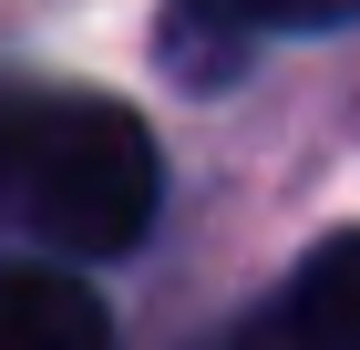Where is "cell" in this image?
<instances>
[{
    "instance_id": "obj_1",
    "label": "cell",
    "mask_w": 360,
    "mask_h": 350,
    "mask_svg": "<svg viewBox=\"0 0 360 350\" xmlns=\"http://www.w3.org/2000/svg\"><path fill=\"white\" fill-rule=\"evenodd\" d=\"M165 155L113 93L0 82V216L62 258H124L155 227Z\"/></svg>"
},
{
    "instance_id": "obj_2",
    "label": "cell",
    "mask_w": 360,
    "mask_h": 350,
    "mask_svg": "<svg viewBox=\"0 0 360 350\" xmlns=\"http://www.w3.org/2000/svg\"><path fill=\"white\" fill-rule=\"evenodd\" d=\"M237 350H360V227L309 247L268 289V309L237 330Z\"/></svg>"
},
{
    "instance_id": "obj_3",
    "label": "cell",
    "mask_w": 360,
    "mask_h": 350,
    "mask_svg": "<svg viewBox=\"0 0 360 350\" xmlns=\"http://www.w3.org/2000/svg\"><path fill=\"white\" fill-rule=\"evenodd\" d=\"M360 21V0H165V62L186 82H217L237 73L257 31H340Z\"/></svg>"
},
{
    "instance_id": "obj_4",
    "label": "cell",
    "mask_w": 360,
    "mask_h": 350,
    "mask_svg": "<svg viewBox=\"0 0 360 350\" xmlns=\"http://www.w3.org/2000/svg\"><path fill=\"white\" fill-rule=\"evenodd\" d=\"M0 350H113V309L52 258L0 268Z\"/></svg>"
}]
</instances>
